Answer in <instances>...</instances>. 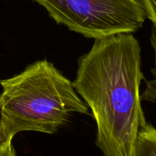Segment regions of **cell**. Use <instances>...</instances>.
Segmentation results:
<instances>
[{
  "label": "cell",
  "mask_w": 156,
  "mask_h": 156,
  "mask_svg": "<svg viewBox=\"0 0 156 156\" xmlns=\"http://www.w3.org/2000/svg\"><path fill=\"white\" fill-rule=\"evenodd\" d=\"M141 48L133 33L95 39L78 60L73 87L97 123L96 145L104 156H132L147 123L141 105Z\"/></svg>",
  "instance_id": "cell-1"
},
{
  "label": "cell",
  "mask_w": 156,
  "mask_h": 156,
  "mask_svg": "<svg viewBox=\"0 0 156 156\" xmlns=\"http://www.w3.org/2000/svg\"><path fill=\"white\" fill-rule=\"evenodd\" d=\"M0 85V122L12 138L25 131L55 134L73 113L89 112L73 83L47 60L29 64Z\"/></svg>",
  "instance_id": "cell-2"
},
{
  "label": "cell",
  "mask_w": 156,
  "mask_h": 156,
  "mask_svg": "<svg viewBox=\"0 0 156 156\" xmlns=\"http://www.w3.org/2000/svg\"><path fill=\"white\" fill-rule=\"evenodd\" d=\"M57 24L89 38L134 33L146 17L141 0H32Z\"/></svg>",
  "instance_id": "cell-3"
},
{
  "label": "cell",
  "mask_w": 156,
  "mask_h": 156,
  "mask_svg": "<svg viewBox=\"0 0 156 156\" xmlns=\"http://www.w3.org/2000/svg\"><path fill=\"white\" fill-rule=\"evenodd\" d=\"M132 156H156V129L151 124L140 129Z\"/></svg>",
  "instance_id": "cell-4"
},
{
  "label": "cell",
  "mask_w": 156,
  "mask_h": 156,
  "mask_svg": "<svg viewBox=\"0 0 156 156\" xmlns=\"http://www.w3.org/2000/svg\"><path fill=\"white\" fill-rule=\"evenodd\" d=\"M151 47L154 51V67L151 70L154 79L151 80H145L146 88L141 95L142 101H149L154 103L156 102V26L153 25L151 28Z\"/></svg>",
  "instance_id": "cell-5"
},
{
  "label": "cell",
  "mask_w": 156,
  "mask_h": 156,
  "mask_svg": "<svg viewBox=\"0 0 156 156\" xmlns=\"http://www.w3.org/2000/svg\"><path fill=\"white\" fill-rule=\"evenodd\" d=\"M146 13L147 19H149L156 26V0H141Z\"/></svg>",
  "instance_id": "cell-6"
},
{
  "label": "cell",
  "mask_w": 156,
  "mask_h": 156,
  "mask_svg": "<svg viewBox=\"0 0 156 156\" xmlns=\"http://www.w3.org/2000/svg\"><path fill=\"white\" fill-rule=\"evenodd\" d=\"M0 156H16L12 142H9L0 148Z\"/></svg>",
  "instance_id": "cell-7"
},
{
  "label": "cell",
  "mask_w": 156,
  "mask_h": 156,
  "mask_svg": "<svg viewBox=\"0 0 156 156\" xmlns=\"http://www.w3.org/2000/svg\"><path fill=\"white\" fill-rule=\"evenodd\" d=\"M13 138L10 137L4 129L2 122H0V148L6 145L8 142H12Z\"/></svg>",
  "instance_id": "cell-8"
}]
</instances>
